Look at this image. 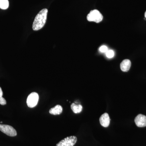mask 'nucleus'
I'll return each instance as SVG.
<instances>
[{"instance_id": "2", "label": "nucleus", "mask_w": 146, "mask_h": 146, "mask_svg": "<svg viewBox=\"0 0 146 146\" xmlns=\"http://www.w3.org/2000/svg\"><path fill=\"white\" fill-rule=\"evenodd\" d=\"M103 18L102 15L98 10L96 9L91 11L87 16V20L89 22H94L96 23L101 22Z\"/></svg>"}, {"instance_id": "16", "label": "nucleus", "mask_w": 146, "mask_h": 146, "mask_svg": "<svg viewBox=\"0 0 146 146\" xmlns=\"http://www.w3.org/2000/svg\"><path fill=\"white\" fill-rule=\"evenodd\" d=\"M145 18H146V11H145Z\"/></svg>"}, {"instance_id": "13", "label": "nucleus", "mask_w": 146, "mask_h": 146, "mask_svg": "<svg viewBox=\"0 0 146 146\" xmlns=\"http://www.w3.org/2000/svg\"><path fill=\"white\" fill-rule=\"evenodd\" d=\"M99 50L101 52L106 53L108 50V48L106 46L103 45V46H102L100 47Z\"/></svg>"}, {"instance_id": "7", "label": "nucleus", "mask_w": 146, "mask_h": 146, "mask_svg": "<svg viewBox=\"0 0 146 146\" xmlns=\"http://www.w3.org/2000/svg\"><path fill=\"white\" fill-rule=\"evenodd\" d=\"M100 123L103 127H108L110 123V119L107 113H105L101 116L100 119Z\"/></svg>"}, {"instance_id": "11", "label": "nucleus", "mask_w": 146, "mask_h": 146, "mask_svg": "<svg viewBox=\"0 0 146 146\" xmlns=\"http://www.w3.org/2000/svg\"><path fill=\"white\" fill-rule=\"evenodd\" d=\"M9 3L8 0H0V8L6 9L8 8Z\"/></svg>"}, {"instance_id": "14", "label": "nucleus", "mask_w": 146, "mask_h": 146, "mask_svg": "<svg viewBox=\"0 0 146 146\" xmlns=\"http://www.w3.org/2000/svg\"><path fill=\"white\" fill-rule=\"evenodd\" d=\"M7 102L6 100L3 97L0 98V104L2 105H5L6 104Z\"/></svg>"}, {"instance_id": "8", "label": "nucleus", "mask_w": 146, "mask_h": 146, "mask_svg": "<svg viewBox=\"0 0 146 146\" xmlns=\"http://www.w3.org/2000/svg\"><path fill=\"white\" fill-rule=\"evenodd\" d=\"M131 62L129 59H125L121 63L120 67L121 70L124 72H127L130 69Z\"/></svg>"}, {"instance_id": "17", "label": "nucleus", "mask_w": 146, "mask_h": 146, "mask_svg": "<svg viewBox=\"0 0 146 146\" xmlns=\"http://www.w3.org/2000/svg\"><path fill=\"white\" fill-rule=\"evenodd\" d=\"M1 123H3V122H1Z\"/></svg>"}, {"instance_id": "3", "label": "nucleus", "mask_w": 146, "mask_h": 146, "mask_svg": "<svg viewBox=\"0 0 146 146\" xmlns=\"http://www.w3.org/2000/svg\"><path fill=\"white\" fill-rule=\"evenodd\" d=\"M39 95L35 92H33L28 97L27 103L28 106L29 108L35 107L38 103L39 100Z\"/></svg>"}, {"instance_id": "5", "label": "nucleus", "mask_w": 146, "mask_h": 146, "mask_svg": "<svg viewBox=\"0 0 146 146\" xmlns=\"http://www.w3.org/2000/svg\"><path fill=\"white\" fill-rule=\"evenodd\" d=\"M0 131L9 136L13 137L17 135L16 130L11 126L0 124Z\"/></svg>"}, {"instance_id": "6", "label": "nucleus", "mask_w": 146, "mask_h": 146, "mask_svg": "<svg viewBox=\"0 0 146 146\" xmlns=\"http://www.w3.org/2000/svg\"><path fill=\"white\" fill-rule=\"evenodd\" d=\"M135 123L138 127H142L146 126V116L139 114L135 118Z\"/></svg>"}, {"instance_id": "12", "label": "nucleus", "mask_w": 146, "mask_h": 146, "mask_svg": "<svg viewBox=\"0 0 146 146\" xmlns=\"http://www.w3.org/2000/svg\"><path fill=\"white\" fill-rule=\"evenodd\" d=\"M106 55L108 58H111L114 57L115 56V52L112 50H108L107 52L106 53Z\"/></svg>"}, {"instance_id": "15", "label": "nucleus", "mask_w": 146, "mask_h": 146, "mask_svg": "<svg viewBox=\"0 0 146 146\" xmlns=\"http://www.w3.org/2000/svg\"><path fill=\"white\" fill-rule=\"evenodd\" d=\"M3 96V92L1 88L0 87V98L2 97Z\"/></svg>"}, {"instance_id": "4", "label": "nucleus", "mask_w": 146, "mask_h": 146, "mask_svg": "<svg viewBox=\"0 0 146 146\" xmlns=\"http://www.w3.org/2000/svg\"><path fill=\"white\" fill-rule=\"evenodd\" d=\"M77 141L75 136H70L64 138L56 144V146H74Z\"/></svg>"}, {"instance_id": "9", "label": "nucleus", "mask_w": 146, "mask_h": 146, "mask_svg": "<svg viewBox=\"0 0 146 146\" xmlns=\"http://www.w3.org/2000/svg\"><path fill=\"white\" fill-rule=\"evenodd\" d=\"M63 112V108L61 106L57 105L54 107L51 108L49 110L50 114L52 115H59Z\"/></svg>"}, {"instance_id": "1", "label": "nucleus", "mask_w": 146, "mask_h": 146, "mask_svg": "<svg viewBox=\"0 0 146 146\" xmlns=\"http://www.w3.org/2000/svg\"><path fill=\"white\" fill-rule=\"evenodd\" d=\"M48 10L47 9H44L39 11L35 18L33 24V29L34 31L41 29L44 26L46 21Z\"/></svg>"}, {"instance_id": "10", "label": "nucleus", "mask_w": 146, "mask_h": 146, "mask_svg": "<svg viewBox=\"0 0 146 146\" xmlns=\"http://www.w3.org/2000/svg\"><path fill=\"white\" fill-rule=\"evenodd\" d=\"M71 108L74 113L77 114L81 112L82 106L80 104H76L73 103L71 104Z\"/></svg>"}]
</instances>
